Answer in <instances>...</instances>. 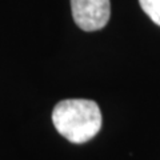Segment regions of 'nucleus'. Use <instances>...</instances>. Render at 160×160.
<instances>
[{"label": "nucleus", "mask_w": 160, "mask_h": 160, "mask_svg": "<svg viewBox=\"0 0 160 160\" xmlns=\"http://www.w3.org/2000/svg\"><path fill=\"white\" fill-rule=\"evenodd\" d=\"M140 7L155 24L160 26V0H139Z\"/></svg>", "instance_id": "nucleus-3"}, {"label": "nucleus", "mask_w": 160, "mask_h": 160, "mask_svg": "<svg viewBox=\"0 0 160 160\" xmlns=\"http://www.w3.org/2000/svg\"><path fill=\"white\" fill-rule=\"evenodd\" d=\"M71 9L76 26L87 32L106 27L111 16L109 0H71Z\"/></svg>", "instance_id": "nucleus-2"}, {"label": "nucleus", "mask_w": 160, "mask_h": 160, "mask_svg": "<svg viewBox=\"0 0 160 160\" xmlns=\"http://www.w3.org/2000/svg\"><path fill=\"white\" fill-rule=\"evenodd\" d=\"M52 123L68 142L83 144L98 135L102 128V112L93 100L67 99L55 106Z\"/></svg>", "instance_id": "nucleus-1"}]
</instances>
